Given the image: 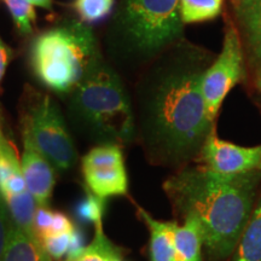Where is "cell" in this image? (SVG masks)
<instances>
[{"label": "cell", "mask_w": 261, "mask_h": 261, "mask_svg": "<svg viewBox=\"0 0 261 261\" xmlns=\"http://www.w3.org/2000/svg\"><path fill=\"white\" fill-rule=\"evenodd\" d=\"M21 169L27 189L38 205L48 207L56 184V169L34 144L31 133L23 123H21Z\"/></svg>", "instance_id": "30bf717a"}, {"label": "cell", "mask_w": 261, "mask_h": 261, "mask_svg": "<svg viewBox=\"0 0 261 261\" xmlns=\"http://www.w3.org/2000/svg\"><path fill=\"white\" fill-rule=\"evenodd\" d=\"M119 261H123V260H122V259H121V260H119Z\"/></svg>", "instance_id": "4dcf8cb0"}, {"label": "cell", "mask_w": 261, "mask_h": 261, "mask_svg": "<svg viewBox=\"0 0 261 261\" xmlns=\"http://www.w3.org/2000/svg\"><path fill=\"white\" fill-rule=\"evenodd\" d=\"M252 63L261 68V0H240L234 5Z\"/></svg>", "instance_id": "8fae6325"}, {"label": "cell", "mask_w": 261, "mask_h": 261, "mask_svg": "<svg viewBox=\"0 0 261 261\" xmlns=\"http://www.w3.org/2000/svg\"><path fill=\"white\" fill-rule=\"evenodd\" d=\"M244 77V55L241 34L234 25H228L224 35L223 47L218 57L205 68L201 91L205 112L215 121L225 98Z\"/></svg>", "instance_id": "52a82bcc"}, {"label": "cell", "mask_w": 261, "mask_h": 261, "mask_svg": "<svg viewBox=\"0 0 261 261\" xmlns=\"http://www.w3.org/2000/svg\"><path fill=\"white\" fill-rule=\"evenodd\" d=\"M138 215L149 230V260L175 261L173 231L178 221L159 220L140 207Z\"/></svg>", "instance_id": "7c38bea8"}, {"label": "cell", "mask_w": 261, "mask_h": 261, "mask_svg": "<svg viewBox=\"0 0 261 261\" xmlns=\"http://www.w3.org/2000/svg\"><path fill=\"white\" fill-rule=\"evenodd\" d=\"M11 14L17 31L22 35H29L34 32L37 21L35 6L28 0H2Z\"/></svg>", "instance_id": "d6986e66"}, {"label": "cell", "mask_w": 261, "mask_h": 261, "mask_svg": "<svg viewBox=\"0 0 261 261\" xmlns=\"http://www.w3.org/2000/svg\"><path fill=\"white\" fill-rule=\"evenodd\" d=\"M12 52L11 48L8 45L5 44L4 40L0 38V84H2V80L4 79L6 69H8V65L11 61Z\"/></svg>", "instance_id": "484cf974"}, {"label": "cell", "mask_w": 261, "mask_h": 261, "mask_svg": "<svg viewBox=\"0 0 261 261\" xmlns=\"http://www.w3.org/2000/svg\"><path fill=\"white\" fill-rule=\"evenodd\" d=\"M106 202L107 200L98 197L87 190L84 200L77 203L76 210H75L77 219L85 224L96 225L102 223L104 213H106Z\"/></svg>", "instance_id": "44dd1931"}, {"label": "cell", "mask_w": 261, "mask_h": 261, "mask_svg": "<svg viewBox=\"0 0 261 261\" xmlns=\"http://www.w3.org/2000/svg\"><path fill=\"white\" fill-rule=\"evenodd\" d=\"M227 261H261V191L237 246Z\"/></svg>", "instance_id": "9a60e30c"}, {"label": "cell", "mask_w": 261, "mask_h": 261, "mask_svg": "<svg viewBox=\"0 0 261 261\" xmlns=\"http://www.w3.org/2000/svg\"><path fill=\"white\" fill-rule=\"evenodd\" d=\"M174 214L200 221L210 261H227L261 191V172L225 175L204 166H184L163 182Z\"/></svg>", "instance_id": "7a4b0ae2"}, {"label": "cell", "mask_w": 261, "mask_h": 261, "mask_svg": "<svg viewBox=\"0 0 261 261\" xmlns=\"http://www.w3.org/2000/svg\"><path fill=\"white\" fill-rule=\"evenodd\" d=\"M238 2H240V0H231V3H232V4H233V6H234V5H236Z\"/></svg>", "instance_id": "f546056e"}, {"label": "cell", "mask_w": 261, "mask_h": 261, "mask_svg": "<svg viewBox=\"0 0 261 261\" xmlns=\"http://www.w3.org/2000/svg\"><path fill=\"white\" fill-rule=\"evenodd\" d=\"M180 0H116L106 41L114 61L148 63L180 41Z\"/></svg>", "instance_id": "277c9868"}, {"label": "cell", "mask_w": 261, "mask_h": 261, "mask_svg": "<svg viewBox=\"0 0 261 261\" xmlns=\"http://www.w3.org/2000/svg\"><path fill=\"white\" fill-rule=\"evenodd\" d=\"M3 133H2V127H0V146H2V140H3Z\"/></svg>", "instance_id": "f1b7e54d"}, {"label": "cell", "mask_w": 261, "mask_h": 261, "mask_svg": "<svg viewBox=\"0 0 261 261\" xmlns=\"http://www.w3.org/2000/svg\"><path fill=\"white\" fill-rule=\"evenodd\" d=\"M64 97L70 125L86 139L121 148L137 139L132 100L121 76L103 54Z\"/></svg>", "instance_id": "3957f363"}, {"label": "cell", "mask_w": 261, "mask_h": 261, "mask_svg": "<svg viewBox=\"0 0 261 261\" xmlns=\"http://www.w3.org/2000/svg\"><path fill=\"white\" fill-rule=\"evenodd\" d=\"M175 261H204L202 256L203 233L200 221L194 215H187L173 231Z\"/></svg>", "instance_id": "5bb4252c"}, {"label": "cell", "mask_w": 261, "mask_h": 261, "mask_svg": "<svg viewBox=\"0 0 261 261\" xmlns=\"http://www.w3.org/2000/svg\"><path fill=\"white\" fill-rule=\"evenodd\" d=\"M29 3H32L35 8H41L45 10H51L52 9V0H28Z\"/></svg>", "instance_id": "4316f807"}, {"label": "cell", "mask_w": 261, "mask_h": 261, "mask_svg": "<svg viewBox=\"0 0 261 261\" xmlns=\"http://www.w3.org/2000/svg\"><path fill=\"white\" fill-rule=\"evenodd\" d=\"M3 198L8 205L12 221L27 232L37 233L34 228V214L38 204L31 192L25 191L19 195H8Z\"/></svg>", "instance_id": "e0dca14e"}, {"label": "cell", "mask_w": 261, "mask_h": 261, "mask_svg": "<svg viewBox=\"0 0 261 261\" xmlns=\"http://www.w3.org/2000/svg\"><path fill=\"white\" fill-rule=\"evenodd\" d=\"M2 261H52L37 233H29L12 221Z\"/></svg>", "instance_id": "4fadbf2b"}, {"label": "cell", "mask_w": 261, "mask_h": 261, "mask_svg": "<svg viewBox=\"0 0 261 261\" xmlns=\"http://www.w3.org/2000/svg\"><path fill=\"white\" fill-rule=\"evenodd\" d=\"M73 231L65 233L46 234V236L40 237L42 246H44L46 252L48 253V255H50L52 259L58 260L61 259V257H63L64 255H68V254H69Z\"/></svg>", "instance_id": "7402d4cb"}, {"label": "cell", "mask_w": 261, "mask_h": 261, "mask_svg": "<svg viewBox=\"0 0 261 261\" xmlns=\"http://www.w3.org/2000/svg\"><path fill=\"white\" fill-rule=\"evenodd\" d=\"M100 55L92 25L79 18H64L34 39L31 64L42 85L65 96Z\"/></svg>", "instance_id": "5b68a950"}, {"label": "cell", "mask_w": 261, "mask_h": 261, "mask_svg": "<svg viewBox=\"0 0 261 261\" xmlns=\"http://www.w3.org/2000/svg\"><path fill=\"white\" fill-rule=\"evenodd\" d=\"M25 106L21 123L27 127L33 142L56 171L67 172L77 161V150L61 108L50 94L25 87Z\"/></svg>", "instance_id": "8992f818"}, {"label": "cell", "mask_w": 261, "mask_h": 261, "mask_svg": "<svg viewBox=\"0 0 261 261\" xmlns=\"http://www.w3.org/2000/svg\"><path fill=\"white\" fill-rule=\"evenodd\" d=\"M81 173L87 190L98 197L107 200L128 194V175L121 146H93L81 159Z\"/></svg>", "instance_id": "ba28073f"}, {"label": "cell", "mask_w": 261, "mask_h": 261, "mask_svg": "<svg viewBox=\"0 0 261 261\" xmlns=\"http://www.w3.org/2000/svg\"><path fill=\"white\" fill-rule=\"evenodd\" d=\"M12 219L8 210L4 198L0 195V261L4 255V252L8 246L10 232H11Z\"/></svg>", "instance_id": "603a6c76"}, {"label": "cell", "mask_w": 261, "mask_h": 261, "mask_svg": "<svg viewBox=\"0 0 261 261\" xmlns=\"http://www.w3.org/2000/svg\"><path fill=\"white\" fill-rule=\"evenodd\" d=\"M115 3L116 0H74L73 9L79 19L92 24L112 14Z\"/></svg>", "instance_id": "ffe728a7"}, {"label": "cell", "mask_w": 261, "mask_h": 261, "mask_svg": "<svg viewBox=\"0 0 261 261\" xmlns=\"http://www.w3.org/2000/svg\"><path fill=\"white\" fill-rule=\"evenodd\" d=\"M256 87H257V90H259V91H260V93H261V68L259 69V74H257Z\"/></svg>", "instance_id": "83f0119b"}, {"label": "cell", "mask_w": 261, "mask_h": 261, "mask_svg": "<svg viewBox=\"0 0 261 261\" xmlns=\"http://www.w3.org/2000/svg\"><path fill=\"white\" fill-rule=\"evenodd\" d=\"M196 160L205 168L219 174L261 172V144L242 146L220 139L214 126Z\"/></svg>", "instance_id": "9c48e42d"}, {"label": "cell", "mask_w": 261, "mask_h": 261, "mask_svg": "<svg viewBox=\"0 0 261 261\" xmlns=\"http://www.w3.org/2000/svg\"><path fill=\"white\" fill-rule=\"evenodd\" d=\"M74 228H75V225L71 223V220L67 217V215L61 213V212H55L54 223H52L50 231H48L46 234H57V233L70 232V231H73ZM46 234H44V236H46Z\"/></svg>", "instance_id": "d4e9b609"}, {"label": "cell", "mask_w": 261, "mask_h": 261, "mask_svg": "<svg viewBox=\"0 0 261 261\" xmlns=\"http://www.w3.org/2000/svg\"><path fill=\"white\" fill-rule=\"evenodd\" d=\"M55 218V212L48 207H40L38 205L34 214V228L39 237L46 234L52 226Z\"/></svg>", "instance_id": "cb8c5ba5"}, {"label": "cell", "mask_w": 261, "mask_h": 261, "mask_svg": "<svg viewBox=\"0 0 261 261\" xmlns=\"http://www.w3.org/2000/svg\"><path fill=\"white\" fill-rule=\"evenodd\" d=\"M174 47L139 83L135 113L149 161L179 169L197 159L214 122L201 91L208 58L180 41Z\"/></svg>", "instance_id": "6da1fadb"}, {"label": "cell", "mask_w": 261, "mask_h": 261, "mask_svg": "<svg viewBox=\"0 0 261 261\" xmlns=\"http://www.w3.org/2000/svg\"><path fill=\"white\" fill-rule=\"evenodd\" d=\"M122 259V249L114 244L104 233L103 221L94 225V236L90 244L80 252L68 255L64 261H119Z\"/></svg>", "instance_id": "2e32d148"}, {"label": "cell", "mask_w": 261, "mask_h": 261, "mask_svg": "<svg viewBox=\"0 0 261 261\" xmlns=\"http://www.w3.org/2000/svg\"><path fill=\"white\" fill-rule=\"evenodd\" d=\"M224 0H180V16L184 24L215 19L221 14Z\"/></svg>", "instance_id": "ac0fdd59"}]
</instances>
